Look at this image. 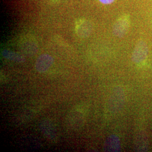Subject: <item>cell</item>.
<instances>
[{"label":"cell","instance_id":"1","mask_svg":"<svg viewBox=\"0 0 152 152\" xmlns=\"http://www.w3.org/2000/svg\"><path fill=\"white\" fill-rule=\"evenodd\" d=\"M86 111L83 107H76L72 109L67 118V122L72 129H80L85 121Z\"/></svg>","mask_w":152,"mask_h":152},{"label":"cell","instance_id":"2","mask_svg":"<svg viewBox=\"0 0 152 152\" xmlns=\"http://www.w3.org/2000/svg\"><path fill=\"white\" fill-rule=\"evenodd\" d=\"M125 94L121 87H115L108 100V108L112 112L119 111L125 103Z\"/></svg>","mask_w":152,"mask_h":152},{"label":"cell","instance_id":"3","mask_svg":"<svg viewBox=\"0 0 152 152\" xmlns=\"http://www.w3.org/2000/svg\"><path fill=\"white\" fill-rule=\"evenodd\" d=\"M130 17L129 14H124L118 18L113 26V33L117 37H124L130 27Z\"/></svg>","mask_w":152,"mask_h":152},{"label":"cell","instance_id":"4","mask_svg":"<svg viewBox=\"0 0 152 152\" xmlns=\"http://www.w3.org/2000/svg\"><path fill=\"white\" fill-rule=\"evenodd\" d=\"M149 49L144 40H139L136 44L131 56V60L135 63H140L147 59Z\"/></svg>","mask_w":152,"mask_h":152},{"label":"cell","instance_id":"5","mask_svg":"<svg viewBox=\"0 0 152 152\" xmlns=\"http://www.w3.org/2000/svg\"><path fill=\"white\" fill-rule=\"evenodd\" d=\"M39 129L44 136L49 141L55 142L58 139L57 130L54 124L49 119L42 121Z\"/></svg>","mask_w":152,"mask_h":152},{"label":"cell","instance_id":"6","mask_svg":"<svg viewBox=\"0 0 152 152\" xmlns=\"http://www.w3.org/2000/svg\"><path fill=\"white\" fill-rule=\"evenodd\" d=\"M54 63L53 58L49 54L41 55L36 60L35 68L39 73H42L49 70Z\"/></svg>","mask_w":152,"mask_h":152},{"label":"cell","instance_id":"7","mask_svg":"<svg viewBox=\"0 0 152 152\" xmlns=\"http://www.w3.org/2000/svg\"><path fill=\"white\" fill-rule=\"evenodd\" d=\"M92 23L89 20L83 19L80 20L76 25V33L80 37L86 38L92 32Z\"/></svg>","mask_w":152,"mask_h":152},{"label":"cell","instance_id":"8","mask_svg":"<svg viewBox=\"0 0 152 152\" xmlns=\"http://www.w3.org/2000/svg\"><path fill=\"white\" fill-rule=\"evenodd\" d=\"M121 149V141L118 136L112 135L106 139L104 145L105 152H120Z\"/></svg>","mask_w":152,"mask_h":152},{"label":"cell","instance_id":"9","mask_svg":"<svg viewBox=\"0 0 152 152\" xmlns=\"http://www.w3.org/2000/svg\"><path fill=\"white\" fill-rule=\"evenodd\" d=\"M135 149L138 152H146L148 149V138L145 134L139 132L135 141Z\"/></svg>","mask_w":152,"mask_h":152},{"label":"cell","instance_id":"10","mask_svg":"<svg viewBox=\"0 0 152 152\" xmlns=\"http://www.w3.org/2000/svg\"><path fill=\"white\" fill-rule=\"evenodd\" d=\"M23 51L26 54H34L38 49L37 44L32 39H26L22 45Z\"/></svg>","mask_w":152,"mask_h":152},{"label":"cell","instance_id":"11","mask_svg":"<svg viewBox=\"0 0 152 152\" xmlns=\"http://www.w3.org/2000/svg\"><path fill=\"white\" fill-rule=\"evenodd\" d=\"M2 54L3 56L6 59L17 63H23L26 60L25 58L22 56V55L9 50H4Z\"/></svg>","mask_w":152,"mask_h":152},{"label":"cell","instance_id":"12","mask_svg":"<svg viewBox=\"0 0 152 152\" xmlns=\"http://www.w3.org/2000/svg\"><path fill=\"white\" fill-rule=\"evenodd\" d=\"M115 0H99V1L105 5H109L113 3Z\"/></svg>","mask_w":152,"mask_h":152}]
</instances>
